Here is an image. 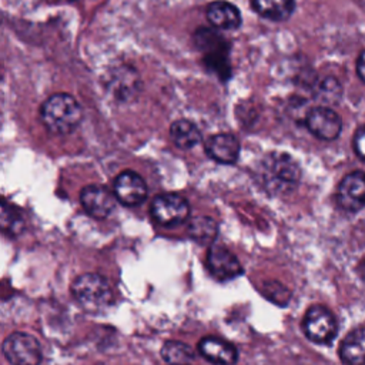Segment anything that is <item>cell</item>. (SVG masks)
<instances>
[{
    "label": "cell",
    "mask_w": 365,
    "mask_h": 365,
    "mask_svg": "<svg viewBox=\"0 0 365 365\" xmlns=\"http://www.w3.org/2000/svg\"><path fill=\"white\" fill-rule=\"evenodd\" d=\"M262 187L272 195L292 192L301 180V168L294 157L287 153H269L259 165Z\"/></svg>",
    "instance_id": "cell-1"
},
{
    "label": "cell",
    "mask_w": 365,
    "mask_h": 365,
    "mask_svg": "<svg viewBox=\"0 0 365 365\" xmlns=\"http://www.w3.org/2000/svg\"><path fill=\"white\" fill-rule=\"evenodd\" d=\"M40 118L48 131L68 134L81 123L83 110L73 96L56 93L41 104Z\"/></svg>",
    "instance_id": "cell-2"
},
{
    "label": "cell",
    "mask_w": 365,
    "mask_h": 365,
    "mask_svg": "<svg viewBox=\"0 0 365 365\" xmlns=\"http://www.w3.org/2000/svg\"><path fill=\"white\" fill-rule=\"evenodd\" d=\"M76 301L88 312H100L113 301V291L108 281L98 274H83L71 285Z\"/></svg>",
    "instance_id": "cell-3"
},
{
    "label": "cell",
    "mask_w": 365,
    "mask_h": 365,
    "mask_svg": "<svg viewBox=\"0 0 365 365\" xmlns=\"http://www.w3.org/2000/svg\"><path fill=\"white\" fill-rule=\"evenodd\" d=\"M1 351L11 365H38L43 354L38 341L27 332H11L3 341Z\"/></svg>",
    "instance_id": "cell-4"
},
{
    "label": "cell",
    "mask_w": 365,
    "mask_h": 365,
    "mask_svg": "<svg viewBox=\"0 0 365 365\" xmlns=\"http://www.w3.org/2000/svg\"><path fill=\"white\" fill-rule=\"evenodd\" d=\"M150 211L154 221L160 225L174 227L187 220L190 215V204L178 194L164 192L154 197Z\"/></svg>",
    "instance_id": "cell-5"
},
{
    "label": "cell",
    "mask_w": 365,
    "mask_h": 365,
    "mask_svg": "<svg viewBox=\"0 0 365 365\" xmlns=\"http://www.w3.org/2000/svg\"><path fill=\"white\" fill-rule=\"evenodd\" d=\"M302 328L307 338L315 344H329L336 335L335 317L322 305H312L308 308L304 315Z\"/></svg>",
    "instance_id": "cell-6"
},
{
    "label": "cell",
    "mask_w": 365,
    "mask_h": 365,
    "mask_svg": "<svg viewBox=\"0 0 365 365\" xmlns=\"http://www.w3.org/2000/svg\"><path fill=\"white\" fill-rule=\"evenodd\" d=\"M336 202L348 212H358L365 207V173L352 171L338 184Z\"/></svg>",
    "instance_id": "cell-7"
},
{
    "label": "cell",
    "mask_w": 365,
    "mask_h": 365,
    "mask_svg": "<svg viewBox=\"0 0 365 365\" xmlns=\"http://www.w3.org/2000/svg\"><path fill=\"white\" fill-rule=\"evenodd\" d=\"M113 192L121 204L127 207H135L145 201L148 190L144 178L138 173L125 170L115 177Z\"/></svg>",
    "instance_id": "cell-8"
},
{
    "label": "cell",
    "mask_w": 365,
    "mask_h": 365,
    "mask_svg": "<svg viewBox=\"0 0 365 365\" xmlns=\"http://www.w3.org/2000/svg\"><path fill=\"white\" fill-rule=\"evenodd\" d=\"M308 131L322 141L335 140L342 130L341 117L328 107L311 108L305 117Z\"/></svg>",
    "instance_id": "cell-9"
},
{
    "label": "cell",
    "mask_w": 365,
    "mask_h": 365,
    "mask_svg": "<svg viewBox=\"0 0 365 365\" xmlns=\"http://www.w3.org/2000/svg\"><path fill=\"white\" fill-rule=\"evenodd\" d=\"M115 195L104 185L90 184L80 191V202L84 211L98 220L107 218L115 208Z\"/></svg>",
    "instance_id": "cell-10"
},
{
    "label": "cell",
    "mask_w": 365,
    "mask_h": 365,
    "mask_svg": "<svg viewBox=\"0 0 365 365\" xmlns=\"http://www.w3.org/2000/svg\"><path fill=\"white\" fill-rule=\"evenodd\" d=\"M205 265L210 274L218 281L234 279L242 274V265L240 259L230 250L221 245L210 247Z\"/></svg>",
    "instance_id": "cell-11"
},
{
    "label": "cell",
    "mask_w": 365,
    "mask_h": 365,
    "mask_svg": "<svg viewBox=\"0 0 365 365\" xmlns=\"http://www.w3.org/2000/svg\"><path fill=\"white\" fill-rule=\"evenodd\" d=\"M240 141L230 133H218L207 138L205 153L207 155L220 164H234L240 157Z\"/></svg>",
    "instance_id": "cell-12"
},
{
    "label": "cell",
    "mask_w": 365,
    "mask_h": 365,
    "mask_svg": "<svg viewBox=\"0 0 365 365\" xmlns=\"http://www.w3.org/2000/svg\"><path fill=\"white\" fill-rule=\"evenodd\" d=\"M198 351L208 362L215 365H234L238 361L237 348L220 336H204L198 344Z\"/></svg>",
    "instance_id": "cell-13"
},
{
    "label": "cell",
    "mask_w": 365,
    "mask_h": 365,
    "mask_svg": "<svg viewBox=\"0 0 365 365\" xmlns=\"http://www.w3.org/2000/svg\"><path fill=\"white\" fill-rule=\"evenodd\" d=\"M207 19L215 29L222 30H235L242 21L240 10L225 0L210 3L207 7Z\"/></svg>",
    "instance_id": "cell-14"
},
{
    "label": "cell",
    "mask_w": 365,
    "mask_h": 365,
    "mask_svg": "<svg viewBox=\"0 0 365 365\" xmlns=\"http://www.w3.org/2000/svg\"><path fill=\"white\" fill-rule=\"evenodd\" d=\"M339 358L345 365H365V328H356L342 339Z\"/></svg>",
    "instance_id": "cell-15"
},
{
    "label": "cell",
    "mask_w": 365,
    "mask_h": 365,
    "mask_svg": "<svg viewBox=\"0 0 365 365\" xmlns=\"http://www.w3.org/2000/svg\"><path fill=\"white\" fill-rule=\"evenodd\" d=\"M251 6L257 14L267 20L284 21L294 13L295 0H251Z\"/></svg>",
    "instance_id": "cell-16"
},
{
    "label": "cell",
    "mask_w": 365,
    "mask_h": 365,
    "mask_svg": "<svg viewBox=\"0 0 365 365\" xmlns=\"http://www.w3.org/2000/svg\"><path fill=\"white\" fill-rule=\"evenodd\" d=\"M170 137L173 143L181 150H190L201 143L202 135L200 128L190 120H175L170 127Z\"/></svg>",
    "instance_id": "cell-17"
},
{
    "label": "cell",
    "mask_w": 365,
    "mask_h": 365,
    "mask_svg": "<svg viewBox=\"0 0 365 365\" xmlns=\"http://www.w3.org/2000/svg\"><path fill=\"white\" fill-rule=\"evenodd\" d=\"M190 237L200 244H211L218 234L217 222L210 217H195L188 227Z\"/></svg>",
    "instance_id": "cell-18"
},
{
    "label": "cell",
    "mask_w": 365,
    "mask_h": 365,
    "mask_svg": "<svg viewBox=\"0 0 365 365\" xmlns=\"http://www.w3.org/2000/svg\"><path fill=\"white\" fill-rule=\"evenodd\" d=\"M161 356L170 365H187L192 361V349L178 341H167L161 348Z\"/></svg>",
    "instance_id": "cell-19"
},
{
    "label": "cell",
    "mask_w": 365,
    "mask_h": 365,
    "mask_svg": "<svg viewBox=\"0 0 365 365\" xmlns=\"http://www.w3.org/2000/svg\"><path fill=\"white\" fill-rule=\"evenodd\" d=\"M24 222L20 217V214L13 210L6 201H3L1 205V230L6 235L14 237L23 231Z\"/></svg>",
    "instance_id": "cell-20"
},
{
    "label": "cell",
    "mask_w": 365,
    "mask_h": 365,
    "mask_svg": "<svg viewBox=\"0 0 365 365\" xmlns=\"http://www.w3.org/2000/svg\"><path fill=\"white\" fill-rule=\"evenodd\" d=\"M352 147L356 157L365 163V124L356 128L352 138Z\"/></svg>",
    "instance_id": "cell-21"
},
{
    "label": "cell",
    "mask_w": 365,
    "mask_h": 365,
    "mask_svg": "<svg viewBox=\"0 0 365 365\" xmlns=\"http://www.w3.org/2000/svg\"><path fill=\"white\" fill-rule=\"evenodd\" d=\"M356 74L359 80L365 84V50L361 51L356 58Z\"/></svg>",
    "instance_id": "cell-22"
}]
</instances>
